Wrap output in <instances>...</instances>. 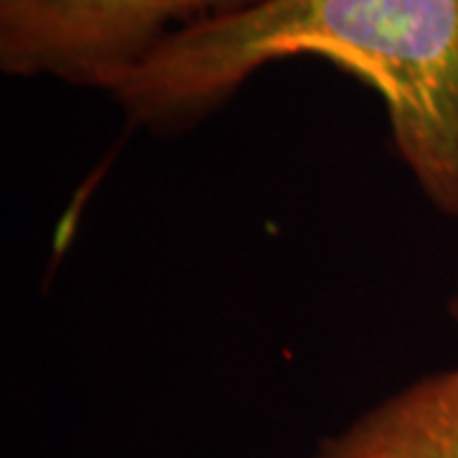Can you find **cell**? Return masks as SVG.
Here are the masks:
<instances>
[{
  "label": "cell",
  "instance_id": "7a4b0ae2",
  "mask_svg": "<svg viewBox=\"0 0 458 458\" xmlns=\"http://www.w3.org/2000/svg\"><path fill=\"white\" fill-rule=\"evenodd\" d=\"M267 0H0V69L102 89L165 38Z\"/></svg>",
  "mask_w": 458,
  "mask_h": 458
},
{
  "label": "cell",
  "instance_id": "3957f363",
  "mask_svg": "<svg viewBox=\"0 0 458 458\" xmlns=\"http://www.w3.org/2000/svg\"><path fill=\"white\" fill-rule=\"evenodd\" d=\"M311 458H458V364L364 410Z\"/></svg>",
  "mask_w": 458,
  "mask_h": 458
},
{
  "label": "cell",
  "instance_id": "277c9868",
  "mask_svg": "<svg viewBox=\"0 0 458 458\" xmlns=\"http://www.w3.org/2000/svg\"><path fill=\"white\" fill-rule=\"evenodd\" d=\"M448 311L454 316V321H458V283H456V291L451 295V301H448Z\"/></svg>",
  "mask_w": 458,
  "mask_h": 458
},
{
  "label": "cell",
  "instance_id": "6da1fadb",
  "mask_svg": "<svg viewBox=\"0 0 458 458\" xmlns=\"http://www.w3.org/2000/svg\"><path fill=\"white\" fill-rule=\"evenodd\" d=\"M328 62L382 99L394 150L458 219V0H267L165 38L105 92L132 128L191 131L262 69Z\"/></svg>",
  "mask_w": 458,
  "mask_h": 458
}]
</instances>
